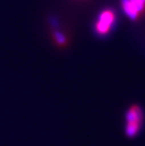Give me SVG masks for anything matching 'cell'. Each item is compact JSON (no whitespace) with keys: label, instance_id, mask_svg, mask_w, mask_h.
Listing matches in <instances>:
<instances>
[{"label":"cell","instance_id":"6da1fadb","mask_svg":"<svg viewBox=\"0 0 145 146\" xmlns=\"http://www.w3.org/2000/svg\"><path fill=\"white\" fill-rule=\"evenodd\" d=\"M142 110L138 106H133L126 113V135L135 137L140 130L142 125Z\"/></svg>","mask_w":145,"mask_h":146},{"label":"cell","instance_id":"7a4b0ae2","mask_svg":"<svg viewBox=\"0 0 145 146\" xmlns=\"http://www.w3.org/2000/svg\"><path fill=\"white\" fill-rule=\"evenodd\" d=\"M116 21V15L114 11L109 9H106L98 15L97 21L95 23V31L98 35L105 36L109 34L114 23Z\"/></svg>","mask_w":145,"mask_h":146},{"label":"cell","instance_id":"3957f363","mask_svg":"<svg viewBox=\"0 0 145 146\" xmlns=\"http://www.w3.org/2000/svg\"><path fill=\"white\" fill-rule=\"evenodd\" d=\"M123 12L131 20H137L145 11V0H121Z\"/></svg>","mask_w":145,"mask_h":146}]
</instances>
